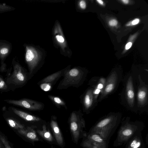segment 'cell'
<instances>
[{
	"label": "cell",
	"mask_w": 148,
	"mask_h": 148,
	"mask_svg": "<svg viewBox=\"0 0 148 148\" xmlns=\"http://www.w3.org/2000/svg\"><path fill=\"white\" fill-rule=\"evenodd\" d=\"M120 112H111L99 120L91 128L88 134L99 135L108 143L121 121Z\"/></svg>",
	"instance_id": "obj_1"
},
{
	"label": "cell",
	"mask_w": 148,
	"mask_h": 148,
	"mask_svg": "<svg viewBox=\"0 0 148 148\" xmlns=\"http://www.w3.org/2000/svg\"><path fill=\"white\" fill-rule=\"evenodd\" d=\"M144 127V124L141 121H131L129 117L124 118L121 121V125L113 146L118 147L125 144L133 136L142 132Z\"/></svg>",
	"instance_id": "obj_2"
},
{
	"label": "cell",
	"mask_w": 148,
	"mask_h": 148,
	"mask_svg": "<svg viewBox=\"0 0 148 148\" xmlns=\"http://www.w3.org/2000/svg\"><path fill=\"white\" fill-rule=\"evenodd\" d=\"M80 111H74L71 114L69 120L72 141L77 145L79 140L86 136V124Z\"/></svg>",
	"instance_id": "obj_3"
},
{
	"label": "cell",
	"mask_w": 148,
	"mask_h": 148,
	"mask_svg": "<svg viewBox=\"0 0 148 148\" xmlns=\"http://www.w3.org/2000/svg\"><path fill=\"white\" fill-rule=\"evenodd\" d=\"M6 73L5 80L13 91L24 86L30 79L29 72L18 64L14 66L12 72L9 71Z\"/></svg>",
	"instance_id": "obj_4"
},
{
	"label": "cell",
	"mask_w": 148,
	"mask_h": 148,
	"mask_svg": "<svg viewBox=\"0 0 148 148\" xmlns=\"http://www.w3.org/2000/svg\"><path fill=\"white\" fill-rule=\"evenodd\" d=\"M88 72L78 68H73L66 70L64 77L59 84L58 88L59 89H66L73 86L78 87L81 85L87 75Z\"/></svg>",
	"instance_id": "obj_5"
},
{
	"label": "cell",
	"mask_w": 148,
	"mask_h": 148,
	"mask_svg": "<svg viewBox=\"0 0 148 148\" xmlns=\"http://www.w3.org/2000/svg\"><path fill=\"white\" fill-rule=\"evenodd\" d=\"M8 110L26 121L31 123L36 130L41 129L43 126L47 123L37 116L32 115L21 110L13 107L8 108Z\"/></svg>",
	"instance_id": "obj_6"
},
{
	"label": "cell",
	"mask_w": 148,
	"mask_h": 148,
	"mask_svg": "<svg viewBox=\"0 0 148 148\" xmlns=\"http://www.w3.org/2000/svg\"><path fill=\"white\" fill-rule=\"evenodd\" d=\"M82 139L81 146L83 148H108V143L99 134L87 133Z\"/></svg>",
	"instance_id": "obj_7"
},
{
	"label": "cell",
	"mask_w": 148,
	"mask_h": 148,
	"mask_svg": "<svg viewBox=\"0 0 148 148\" xmlns=\"http://www.w3.org/2000/svg\"><path fill=\"white\" fill-rule=\"evenodd\" d=\"M119 73L118 72H112L106 79L104 87L98 99L99 102L106 98L116 89L119 80Z\"/></svg>",
	"instance_id": "obj_8"
},
{
	"label": "cell",
	"mask_w": 148,
	"mask_h": 148,
	"mask_svg": "<svg viewBox=\"0 0 148 148\" xmlns=\"http://www.w3.org/2000/svg\"><path fill=\"white\" fill-rule=\"evenodd\" d=\"M4 101L7 103L15 106L22 107L28 110H40L44 107L43 103L32 99L23 98L18 100L6 99Z\"/></svg>",
	"instance_id": "obj_9"
},
{
	"label": "cell",
	"mask_w": 148,
	"mask_h": 148,
	"mask_svg": "<svg viewBox=\"0 0 148 148\" xmlns=\"http://www.w3.org/2000/svg\"><path fill=\"white\" fill-rule=\"evenodd\" d=\"M139 85L137 94V105L138 108H143L148 104V85L142 80L140 75H138Z\"/></svg>",
	"instance_id": "obj_10"
},
{
	"label": "cell",
	"mask_w": 148,
	"mask_h": 148,
	"mask_svg": "<svg viewBox=\"0 0 148 148\" xmlns=\"http://www.w3.org/2000/svg\"><path fill=\"white\" fill-rule=\"evenodd\" d=\"M49 124L57 145L64 148L65 146V143L62 132L58 125L56 117L55 116H52Z\"/></svg>",
	"instance_id": "obj_11"
},
{
	"label": "cell",
	"mask_w": 148,
	"mask_h": 148,
	"mask_svg": "<svg viewBox=\"0 0 148 148\" xmlns=\"http://www.w3.org/2000/svg\"><path fill=\"white\" fill-rule=\"evenodd\" d=\"M106 79L103 77H94L89 82V85L93 88V94L95 103L97 104L100 94L105 84Z\"/></svg>",
	"instance_id": "obj_12"
},
{
	"label": "cell",
	"mask_w": 148,
	"mask_h": 148,
	"mask_svg": "<svg viewBox=\"0 0 148 148\" xmlns=\"http://www.w3.org/2000/svg\"><path fill=\"white\" fill-rule=\"evenodd\" d=\"M125 97L128 105L134 108L135 103V95L133 77L130 75L127 79L125 87Z\"/></svg>",
	"instance_id": "obj_13"
},
{
	"label": "cell",
	"mask_w": 148,
	"mask_h": 148,
	"mask_svg": "<svg viewBox=\"0 0 148 148\" xmlns=\"http://www.w3.org/2000/svg\"><path fill=\"white\" fill-rule=\"evenodd\" d=\"M82 104L84 112L88 113L97 104L93 94V88H88L85 92L82 99Z\"/></svg>",
	"instance_id": "obj_14"
},
{
	"label": "cell",
	"mask_w": 148,
	"mask_h": 148,
	"mask_svg": "<svg viewBox=\"0 0 148 148\" xmlns=\"http://www.w3.org/2000/svg\"><path fill=\"white\" fill-rule=\"evenodd\" d=\"M36 131L42 140L49 144L57 145L51 130L49 123L44 125L41 129L36 130Z\"/></svg>",
	"instance_id": "obj_15"
},
{
	"label": "cell",
	"mask_w": 148,
	"mask_h": 148,
	"mask_svg": "<svg viewBox=\"0 0 148 148\" xmlns=\"http://www.w3.org/2000/svg\"><path fill=\"white\" fill-rule=\"evenodd\" d=\"M36 130L33 127L27 126L23 129L18 130L17 131L20 134L34 144L35 142L42 141L37 133Z\"/></svg>",
	"instance_id": "obj_16"
},
{
	"label": "cell",
	"mask_w": 148,
	"mask_h": 148,
	"mask_svg": "<svg viewBox=\"0 0 148 148\" xmlns=\"http://www.w3.org/2000/svg\"><path fill=\"white\" fill-rule=\"evenodd\" d=\"M141 132L131 138L125 144V148H146Z\"/></svg>",
	"instance_id": "obj_17"
},
{
	"label": "cell",
	"mask_w": 148,
	"mask_h": 148,
	"mask_svg": "<svg viewBox=\"0 0 148 148\" xmlns=\"http://www.w3.org/2000/svg\"><path fill=\"white\" fill-rule=\"evenodd\" d=\"M66 70H62L51 74L43 79L38 83V84L47 83L52 86L61 76H63Z\"/></svg>",
	"instance_id": "obj_18"
},
{
	"label": "cell",
	"mask_w": 148,
	"mask_h": 148,
	"mask_svg": "<svg viewBox=\"0 0 148 148\" xmlns=\"http://www.w3.org/2000/svg\"><path fill=\"white\" fill-rule=\"evenodd\" d=\"M5 120L9 125L13 128L18 130L23 129L25 127L24 124L13 117H7L5 118Z\"/></svg>",
	"instance_id": "obj_19"
},
{
	"label": "cell",
	"mask_w": 148,
	"mask_h": 148,
	"mask_svg": "<svg viewBox=\"0 0 148 148\" xmlns=\"http://www.w3.org/2000/svg\"><path fill=\"white\" fill-rule=\"evenodd\" d=\"M11 90L3 77L0 75V92H7Z\"/></svg>",
	"instance_id": "obj_20"
},
{
	"label": "cell",
	"mask_w": 148,
	"mask_h": 148,
	"mask_svg": "<svg viewBox=\"0 0 148 148\" xmlns=\"http://www.w3.org/2000/svg\"><path fill=\"white\" fill-rule=\"evenodd\" d=\"M48 97L56 105L64 107L67 108L65 103L60 97L51 95H49Z\"/></svg>",
	"instance_id": "obj_21"
},
{
	"label": "cell",
	"mask_w": 148,
	"mask_h": 148,
	"mask_svg": "<svg viewBox=\"0 0 148 148\" xmlns=\"http://www.w3.org/2000/svg\"><path fill=\"white\" fill-rule=\"evenodd\" d=\"M40 88L45 91H49L52 88V86L47 83H43L39 84Z\"/></svg>",
	"instance_id": "obj_22"
},
{
	"label": "cell",
	"mask_w": 148,
	"mask_h": 148,
	"mask_svg": "<svg viewBox=\"0 0 148 148\" xmlns=\"http://www.w3.org/2000/svg\"><path fill=\"white\" fill-rule=\"evenodd\" d=\"M0 140L4 145L5 148H11L8 142L5 138L1 135H0Z\"/></svg>",
	"instance_id": "obj_23"
},
{
	"label": "cell",
	"mask_w": 148,
	"mask_h": 148,
	"mask_svg": "<svg viewBox=\"0 0 148 148\" xmlns=\"http://www.w3.org/2000/svg\"><path fill=\"white\" fill-rule=\"evenodd\" d=\"M117 21L114 19L110 20L109 23V25L111 26H115L117 24Z\"/></svg>",
	"instance_id": "obj_24"
},
{
	"label": "cell",
	"mask_w": 148,
	"mask_h": 148,
	"mask_svg": "<svg viewBox=\"0 0 148 148\" xmlns=\"http://www.w3.org/2000/svg\"><path fill=\"white\" fill-rule=\"evenodd\" d=\"M56 38L57 40L59 42L62 43L64 41V39L63 37L60 35H57L56 36Z\"/></svg>",
	"instance_id": "obj_25"
},
{
	"label": "cell",
	"mask_w": 148,
	"mask_h": 148,
	"mask_svg": "<svg viewBox=\"0 0 148 148\" xmlns=\"http://www.w3.org/2000/svg\"><path fill=\"white\" fill-rule=\"evenodd\" d=\"M79 5L80 7L82 9H85L86 7V2L83 0L80 1L79 2Z\"/></svg>",
	"instance_id": "obj_26"
},
{
	"label": "cell",
	"mask_w": 148,
	"mask_h": 148,
	"mask_svg": "<svg viewBox=\"0 0 148 148\" xmlns=\"http://www.w3.org/2000/svg\"><path fill=\"white\" fill-rule=\"evenodd\" d=\"M8 51V49L5 48H4L2 49L0 51L1 53L5 54L7 53Z\"/></svg>",
	"instance_id": "obj_27"
},
{
	"label": "cell",
	"mask_w": 148,
	"mask_h": 148,
	"mask_svg": "<svg viewBox=\"0 0 148 148\" xmlns=\"http://www.w3.org/2000/svg\"><path fill=\"white\" fill-rule=\"evenodd\" d=\"M139 22V20L138 18H136L133 20L132 22V25H135L137 24Z\"/></svg>",
	"instance_id": "obj_28"
},
{
	"label": "cell",
	"mask_w": 148,
	"mask_h": 148,
	"mask_svg": "<svg viewBox=\"0 0 148 148\" xmlns=\"http://www.w3.org/2000/svg\"><path fill=\"white\" fill-rule=\"evenodd\" d=\"M132 43L130 42L127 43L125 46V49H129L132 46Z\"/></svg>",
	"instance_id": "obj_29"
},
{
	"label": "cell",
	"mask_w": 148,
	"mask_h": 148,
	"mask_svg": "<svg viewBox=\"0 0 148 148\" xmlns=\"http://www.w3.org/2000/svg\"><path fill=\"white\" fill-rule=\"evenodd\" d=\"M122 1L125 4H127L128 3L129 1L128 0H123Z\"/></svg>",
	"instance_id": "obj_30"
},
{
	"label": "cell",
	"mask_w": 148,
	"mask_h": 148,
	"mask_svg": "<svg viewBox=\"0 0 148 148\" xmlns=\"http://www.w3.org/2000/svg\"><path fill=\"white\" fill-rule=\"evenodd\" d=\"M97 1L100 4H102L103 3V2L101 0H97Z\"/></svg>",
	"instance_id": "obj_31"
},
{
	"label": "cell",
	"mask_w": 148,
	"mask_h": 148,
	"mask_svg": "<svg viewBox=\"0 0 148 148\" xmlns=\"http://www.w3.org/2000/svg\"><path fill=\"white\" fill-rule=\"evenodd\" d=\"M0 148H2L1 143H0Z\"/></svg>",
	"instance_id": "obj_32"
},
{
	"label": "cell",
	"mask_w": 148,
	"mask_h": 148,
	"mask_svg": "<svg viewBox=\"0 0 148 148\" xmlns=\"http://www.w3.org/2000/svg\"><path fill=\"white\" fill-rule=\"evenodd\" d=\"M51 148H55V147H54L53 146H51Z\"/></svg>",
	"instance_id": "obj_33"
}]
</instances>
